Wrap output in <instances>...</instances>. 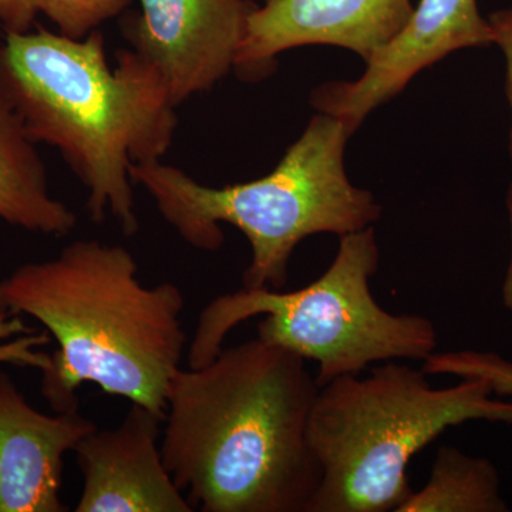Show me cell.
Wrapping results in <instances>:
<instances>
[{
  "label": "cell",
  "instance_id": "6",
  "mask_svg": "<svg viewBox=\"0 0 512 512\" xmlns=\"http://www.w3.org/2000/svg\"><path fill=\"white\" fill-rule=\"evenodd\" d=\"M325 274L296 291L242 288L208 303L198 319L188 365L210 363L232 329L264 315L258 336L271 345L318 363L319 387L342 376H359L375 362L426 360L437 348L436 326L420 315L384 311L370 279L380 251L373 227L339 237Z\"/></svg>",
  "mask_w": 512,
  "mask_h": 512
},
{
  "label": "cell",
  "instance_id": "17",
  "mask_svg": "<svg viewBox=\"0 0 512 512\" xmlns=\"http://www.w3.org/2000/svg\"><path fill=\"white\" fill-rule=\"evenodd\" d=\"M36 16L33 0H0V26L6 33L28 32Z\"/></svg>",
  "mask_w": 512,
  "mask_h": 512
},
{
  "label": "cell",
  "instance_id": "1",
  "mask_svg": "<svg viewBox=\"0 0 512 512\" xmlns=\"http://www.w3.org/2000/svg\"><path fill=\"white\" fill-rule=\"evenodd\" d=\"M306 363L256 338L178 370L161 451L194 510L311 511L322 478L308 441L319 384Z\"/></svg>",
  "mask_w": 512,
  "mask_h": 512
},
{
  "label": "cell",
  "instance_id": "4",
  "mask_svg": "<svg viewBox=\"0 0 512 512\" xmlns=\"http://www.w3.org/2000/svg\"><path fill=\"white\" fill-rule=\"evenodd\" d=\"M353 133L346 121L319 113L271 173L248 183L211 187L161 160L134 165L131 177L192 248L217 251L224 244L221 224L238 228L252 251L244 288L284 289L303 239L362 231L382 215L375 195L346 173Z\"/></svg>",
  "mask_w": 512,
  "mask_h": 512
},
{
  "label": "cell",
  "instance_id": "11",
  "mask_svg": "<svg viewBox=\"0 0 512 512\" xmlns=\"http://www.w3.org/2000/svg\"><path fill=\"white\" fill-rule=\"evenodd\" d=\"M49 416L0 375V512H62L63 457L96 429L80 409Z\"/></svg>",
  "mask_w": 512,
  "mask_h": 512
},
{
  "label": "cell",
  "instance_id": "18",
  "mask_svg": "<svg viewBox=\"0 0 512 512\" xmlns=\"http://www.w3.org/2000/svg\"><path fill=\"white\" fill-rule=\"evenodd\" d=\"M493 29V42L503 50L507 60V93L512 110V8L498 10L488 18ZM511 157H512V127H511Z\"/></svg>",
  "mask_w": 512,
  "mask_h": 512
},
{
  "label": "cell",
  "instance_id": "3",
  "mask_svg": "<svg viewBox=\"0 0 512 512\" xmlns=\"http://www.w3.org/2000/svg\"><path fill=\"white\" fill-rule=\"evenodd\" d=\"M0 89L35 143L55 147L87 191L96 224L140 228L131 168L161 160L178 119L160 74L134 50L111 67L101 30L72 39L46 29L6 33Z\"/></svg>",
  "mask_w": 512,
  "mask_h": 512
},
{
  "label": "cell",
  "instance_id": "12",
  "mask_svg": "<svg viewBox=\"0 0 512 512\" xmlns=\"http://www.w3.org/2000/svg\"><path fill=\"white\" fill-rule=\"evenodd\" d=\"M0 221L47 237H66L76 214L53 197L45 163L18 111L0 89Z\"/></svg>",
  "mask_w": 512,
  "mask_h": 512
},
{
  "label": "cell",
  "instance_id": "9",
  "mask_svg": "<svg viewBox=\"0 0 512 512\" xmlns=\"http://www.w3.org/2000/svg\"><path fill=\"white\" fill-rule=\"evenodd\" d=\"M491 43L493 29L477 0H420L403 32L366 63L362 76L322 84L312 94L313 107L357 130L427 67L457 50Z\"/></svg>",
  "mask_w": 512,
  "mask_h": 512
},
{
  "label": "cell",
  "instance_id": "14",
  "mask_svg": "<svg viewBox=\"0 0 512 512\" xmlns=\"http://www.w3.org/2000/svg\"><path fill=\"white\" fill-rule=\"evenodd\" d=\"M426 375H451L460 379H481L493 393L512 396V362L495 353L461 350L436 353L424 360Z\"/></svg>",
  "mask_w": 512,
  "mask_h": 512
},
{
  "label": "cell",
  "instance_id": "20",
  "mask_svg": "<svg viewBox=\"0 0 512 512\" xmlns=\"http://www.w3.org/2000/svg\"><path fill=\"white\" fill-rule=\"evenodd\" d=\"M0 318H3V316H0Z\"/></svg>",
  "mask_w": 512,
  "mask_h": 512
},
{
  "label": "cell",
  "instance_id": "2",
  "mask_svg": "<svg viewBox=\"0 0 512 512\" xmlns=\"http://www.w3.org/2000/svg\"><path fill=\"white\" fill-rule=\"evenodd\" d=\"M184 308L177 285L144 286L128 249L96 239L0 279V316H30L56 340L42 372L55 412L80 409L77 390L92 383L164 419L187 343Z\"/></svg>",
  "mask_w": 512,
  "mask_h": 512
},
{
  "label": "cell",
  "instance_id": "8",
  "mask_svg": "<svg viewBox=\"0 0 512 512\" xmlns=\"http://www.w3.org/2000/svg\"><path fill=\"white\" fill-rule=\"evenodd\" d=\"M412 0H265L248 20L234 70L262 79L295 47H342L370 62L412 19Z\"/></svg>",
  "mask_w": 512,
  "mask_h": 512
},
{
  "label": "cell",
  "instance_id": "5",
  "mask_svg": "<svg viewBox=\"0 0 512 512\" xmlns=\"http://www.w3.org/2000/svg\"><path fill=\"white\" fill-rule=\"evenodd\" d=\"M426 376L387 363L319 387L308 441L322 478L309 512H397L413 494L407 466L441 433L471 420L512 424V403L484 380L434 389Z\"/></svg>",
  "mask_w": 512,
  "mask_h": 512
},
{
  "label": "cell",
  "instance_id": "19",
  "mask_svg": "<svg viewBox=\"0 0 512 512\" xmlns=\"http://www.w3.org/2000/svg\"><path fill=\"white\" fill-rule=\"evenodd\" d=\"M507 205L508 212H510L511 224V258L510 264H508L507 274H505V281L503 285V301L505 308L512 312V185L510 191H508Z\"/></svg>",
  "mask_w": 512,
  "mask_h": 512
},
{
  "label": "cell",
  "instance_id": "15",
  "mask_svg": "<svg viewBox=\"0 0 512 512\" xmlns=\"http://www.w3.org/2000/svg\"><path fill=\"white\" fill-rule=\"evenodd\" d=\"M133 0H33L37 13L55 23L57 32L83 39L121 15Z\"/></svg>",
  "mask_w": 512,
  "mask_h": 512
},
{
  "label": "cell",
  "instance_id": "16",
  "mask_svg": "<svg viewBox=\"0 0 512 512\" xmlns=\"http://www.w3.org/2000/svg\"><path fill=\"white\" fill-rule=\"evenodd\" d=\"M49 340L46 333L36 335L20 316H3L0 318V363L35 367L43 372L50 366V355L39 348Z\"/></svg>",
  "mask_w": 512,
  "mask_h": 512
},
{
  "label": "cell",
  "instance_id": "7",
  "mask_svg": "<svg viewBox=\"0 0 512 512\" xmlns=\"http://www.w3.org/2000/svg\"><path fill=\"white\" fill-rule=\"evenodd\" d=\"M131 50L160 74L175 107L210 92L235 67L256 5L251 0H137Z\"/></svg>",
  "mask_w": 512,
  "mask_h": 512
},
{
  "label": "cell",
  "instance_id": "13",
  "mask_svg": "<svg viewBox=\"0 0 512 512\" xmlns=\"http://www.w3.org/2000/svg\"><path fill=\"white\" fill-rule=\"evenodd\" d=\"M493 463L441 447L423 490L413 491L397 512H505Z\"/></svg>",
  "mask_w": 512,
  "mask_h": 512
},
{
  "label": "cell",
  "instance_id": "10",
  "mask_svg": "<svg viewBox=\"0 0 512 512\" xmlns=\"http://www.w3.org/2000/svg\"><path fill=\"white\" fill-rule=\"evenodd\" d=\"M164 419L131 403L114 429L96 427L74 447L83 474L77 512H192L161 451Z\"/></svg>",
  "mask_w": 512,
  "mask_h": 512
}]
</instances>
